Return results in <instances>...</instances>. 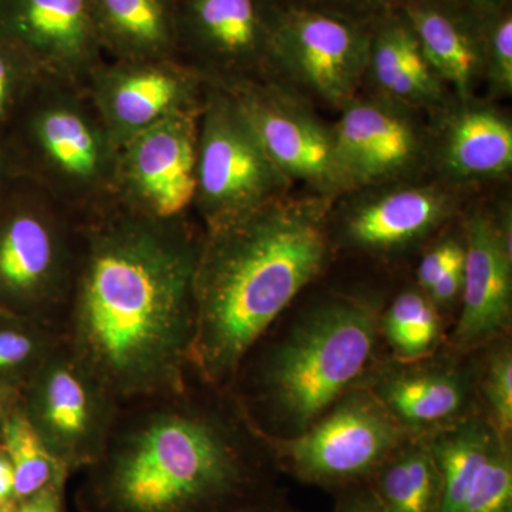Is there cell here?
Masks as SVG:
<instances>
[{
  "mask_svg": "<svg viewBox=\"0 0 512 512\" xmlns=\"http://www.w3.org/2000/svg\"><path fill=\"white\" fill-rule=\"evenodd\" d=\"M202 228L114 202L82 220L62 338L121 404L190 382Z\"/></svg>",
  "mask_w": 512,
  "mask_h": 512,
  "instance_id": "6da1fadb",
  "label": "cell"
},
{
  "mask_svg": "<svg viewBox=\"0 0 512 512\" xmlns=\"http://www.w3.org/2000/svg\"><path fill=\"white\" fill-rule=\"evenodd\" d=\"M276 471L231 393L188 382L121 404L76 504L80 512H237L274 490Z\"/></svg>",
  "mask_w": 512,
  "mask_h": 512,
  "instance_id": "7a4b0ae2",
  "label": "cell"
},
{
  "mask_svg": "<svg viewBox=\"0 0 512 512\" xmlns=\"http://www.w3.org/2000/svg\"><path fill=\"white\" fill-rule=\"evenodd\" d=\"M332 202L286 194L202 231L190 356L197 382L228 390L276 319L323 274L333 251Z\"/></svg>",
  "mask_w": 512,
  "mask_h": 512,
  "instance_id": "3957f363",
  "label": "cell"
},
{
  "mask_svg": "<svg viewBox=\"0 0 512 512\" xmlns=\"http://www.w3.org/2000/svg\"><path fill=\"white\" fill-rule=\"evenodd\" d=\"M379 303L333 295L299 316L281 339L245 359L229 387L252 429L302 433L369 375L380 338Z\"/></svg>",
  "mask_w": 512,
  "mask_h": 512,
  "instance_id": "277c9868",
  "label": "cell"
},
{
  "mask_svg": "<svg viewBox=\"0 0 512 512\" xmlns=\"http://www.w3.org/2000/svg\"><path fill=\"white\" fill-rule=\"evenodd\" d=\"M6 136L19 175L80 220L116 202L119 147L83 83L43 76Z\"/></svg>",
  "mask_w": 512,
  "mask_h": 512,
  "instance_id": "5b68a950",
  "label": "cell"
},
{
  "mask_svg": "<svg viewBox=\"0 0 512 512\" xmlns=\"http://www.w3.org/2000/svg\"><path fill=\"white\" fill-rule=\"evenodd\" d=\"M82 251V220L19 175L0 200V311L62 335Z\"/></svg>",
  "mask_w": 512,
  "mask_h": 512,
  "instance_id": "8992f818",
  "label": "cell"
},
{
  "mask_svg": "<svg viewBox=\"0 0 512 512\" xmlns=\"http://www.w3.org/2000/svg\"><path fill=\"white\" fill-rule=\"evenodd\" d=\"M256 434L278 471L301 483L338 491L367 483L383 461L412 437L365 386L340 397L302 433Z\"/></svg>",
  "mask_w": 512,
  "mask_h": 512,
  "instance_id": "52a82bcc",
  "label": "cell"
},
{
  "mask_svg": "<svg viewBox=\"0 0 512 512\" xmlns=\"http://www.w3.org/2000/svg\"><path fill=\"white\" fill-rule=\"evenodd\" d=\"M291 184L231 93L208 83L198 124L194 201L202 231L224 227L284 197Z\"/></svg>",
  "mask_w": 512,
  "mask_h": 512,
  "instance_id": "ba28073f",
  "label": "cell"
},
{
  "mask_svg": "<svg viewBox=\"0 0 512 512\" xmlns=\"http://www.w3.org/2000/svg\"><path fill=\"white\" fill-rule=\"evenodd\" d=\"M20 394L23 413L70 476L96 463L121 403L63 339Z\"/></svg>",
  "mask_w": 512,
  "mask_h": 512,
  "instance_id": "9c48e42d",
  "label": "cell"
},
{
  "mask_svg": "<svg viewBox=\"0 0 512 512\" xmlns=\"http://www.w3.org/2000/svg\"><path fill=\"white\" fill-rule=\"evenodd\" d=\"M282 0H177L178 60L215 86L271 80Z\"/></svg>",
  "mask_w": 512,
  "mask_h": 512,
  "instance_id": "30bf717a",
  "label": "cell"
},
{
  "mask_svg": "<svg viewBox=\"0 0 512 512\" xmlns=\"http://www.w3.org/2000/svg\"><path fill=\"white\" fill-rule=\"evenodd\" d=\"M370 22L284 3L272 42V76H289L320 100L343 109L356 99L367 76Z\"/></svg>",
  "mask_w": 512,
  "mask_h": 512,
  "instance_id": "8fae6325",
  "label": "cell"
},
{
  "mask_svg": "<svg viewBox=\"0 0 512 512\" xmlns=\"http://www.w3.org/2000/svg\"><path fill=\"white\" fill-rule=\"evenodd\" d=\"M200 113L170 117L119 148L117 204L153 220L190 218L197 190Z\"/></svg>",
  "mask_w": 512,
  "mask_h": 512,
  "instance_id": "7c38bea8",
  "label": "cell"
},
{
  "mask_svg": "<svg viewBox=\"0 0 512 512\" xmlns=\"http://www.w3.org/2000/svg\"><path fill=\"white\" fill-rule=\"evenodd\" d=\"M84 87L120 148L170 117L201 110L208 83L178 59H104Z\"/></svg>",
  "mask_w": 512,
  "mask_h": 512,
  "instance_id": "4fadbf2b",
  "label": "cell"
},
{
  "mask_svg": "<svg viewBox=\"0 0 512 512\" xmlns=\"http://www.w3.org/2000/svg\"><path fill=\"white\" fill-rule=\"evenodd\" d=\"M222 87V86H220ZM254 128L269 158L291 183L303 181L316 195L345 194L332 127L275 80L225 86Z\"/></svg>",
  "mask_w": 512,
  "mask_h": 512,
  "instance_id": "5bb4252c",
  "label": "cell"
},
{
  "mask_svg": "<svg viewBox=\"0 0 512 512\" xmlns=\"http://www.w3.org/2000/svg\"><path fill=\"white\" fill-rule=\"evenodd\" d=\"M342 110L332 130L346 192L396 183L429 157V136L410 107L380 94L356 97Z\"/></svg>",
  "mask_w": 512,
  "mask_h": 512,
  "instance_id": "9a60e30c",
  "label": "cell"
},
{
  "mask_svg": "<svg viewBox=\"0 0 512 512\" xmlns=\"http://www.w3.org/2000/svg\"><path fill=\"white\" fill-rule=\"evenodd\" d=\"M441 476L440 512H504L512 508L510 440L473 413L424 436Z\"/></svg>",
  "mask_w": 512,
  "mask_h": 512,
  "instance_id": "2e32d148",
  "label": "cell"
},
{
  "mask_svg": "<svg viewBox=\"0 0 512 512\" xmlns=\"http://www.w3.org/2000/svg\"><path fill=\"white\" fill-rule=\"evenodd\" d=\"M340 212L339 241L372 256L403 254L429 238L457 210V195L437 184L369 188Z\"/></svg>",
  "mask_w": 512,
  "mask_h": 512,
  "instance_id": "e0dca14e",
  "label": "cell"
},
{
  "mask_svg": "<svg viewBox=\"0 0 512 512\" xmlns=\"http://www.w3.org/2000/svg\"><path fill=\"white\" fill-rule=\"evenodd\" d=\"M0 40L46 77L86 82L106 57L94 32L90 0H0Z\"/></svg>",
  "mask_w": 512,
  "mask_h": 512,
  "instance_id": "ac0fdd59",
  "label": "cell"
},
{
  "mask_svg": "<svg viewBox=\"0 0 512 512\" xmlns=\"http://www.w3.org/2000/svg\"><path fill=\"white\" fill-rule=\"evenodd\" d=\"M360 386L370 390L410 436H429L473 414L477 377L453 359L393 360Z\"/></svg>",
  "mask_w": 512,
  "mask_h": 512,
  "instance_id": "d6986e66",
  "label": "cell"
},
{
  "mask_svg": "<svg viewBox=\"0 0 512 512\" xmlns=\"http://www.w3.org/2000/svg\"><path fill=\"white\" fill-rule=\"evenodd\" d=\"M461 313L450 342L458 353L503 338L512 319V248L491 215L474 212L464 225Z\"/></svg>",
  "mask_w": 512,
  "mask_h": 512,
  "instance_id": "ffe728a7",
  "label": "cell"
},
{
  "mask_svg": "<svg viewBox=\"0 0 512 512\" xmlns=\"http://www.w3.org/2000/svg\"><path fill=\"white\" fill-rule=\"evenodd\" d=\"M416 36L431 69L470 101L484 76V19L454 0H393Z\"/></svg>",
  "mask_w": 512,
  "mask_h": 512,
  "instance_id": "44dd1931",
  "label": "cell"
},
{
  "mask_svg": "<svg viewBox=\"0 0 512 512\" xmlns=\"http://www.w3.org/2000/svg\"><path fill=\"white\" fill-rule=\"evenodd\" d=\"M444 120L436 146L440 173L450 183L503 177L512 168L511 121L493 107L461 101Z\"/></svg>",
  "mask_w": 512,
  "mask_h": 512,
  "instance_id": "7402d4cb",
  "label": "cell"
},
{
  "mask_svg": "<svg viewBox=\"0 0 512 512\" xmlns=\"http://www.w3.org/2000/svg\"><path fill=\"white\" fill-rule=\"evenodd\" d=\"M367 76H373L382 96L412 109L437 106L444 99V83L394 6L370 22Z\"/></svg>",
  "mask_w": 512,
  "mask_h": 512,
  "instance_id": "603a6c76",
  "label": "cell"
},
{
  "mask_svg": "<svg viewBox=\"0 0 512 512\" xmlns=\"http://www.w3.org/2000/svg\"><path fill=\"white\" fill-rule=\"evenodd\" d=\"M107 60L178 59L177 0H90Z\"/></svg>",
  "mask_w": 512,
  "mask_h": 512,
  "instance_id": "cb8c5ba5",
  "label": "cell"
},
{
  "mask_svg": "<svg viewBox=\"0 0 512 512\" xmlns=\"http://www.w3.org/2000/svg\"><path fill=\"white\" fill-rule=\"evenodd\" d=\"M367 484L389 512H440V471L424 436L404 441Z\"/></svg>",
  "mask_w": 512,
  "mask_h": 512,
  "instance_id": "d4e9b609",
  "label": "cell"
},
{
  "mask_svg": "<svg viewBox=\"0 0 512 512\" xmlns=\"http://www.w3.org/2000/svg\"><path fill=\"white\" fill-rule=\"evenodd\" d=\"M380 336L397 362H417L436 352L443 336V320L429 296L406 289L380 315Z\"/></svg>",
  "mask_w": 512,
  "mask_h": 512,
  "instance_id": "484cf974",
  "label": "cell"
},
{
  "mask_svg": "<svg viewBox=\"0 0 512 512\" xmlns=\"http://www.w3.org/2000/svg\"><path fill=\"white\" fill-rule=\"evenodd\" d=\"M62 339L45 323L0 311V384L22 390Z\"/></svg>",
  "mask_w": 512,
  "mask_h": 512,
  "instance_id": "4316f807",
  "label": "cell"
},
{
  "mask_svg": "<svg viewBox=\"0 0 512 512\" xmlns=\"http://www.w3.org/2000/svg\"><path fill=\"white\" fill-rule=\"evenodd\" d=\"M2 444L15 468L16 500L30 497L53 485L66 484L70 473L53 456L33 429L22 407L6 421Z\"/></svg>",
  "mask_w": 512,
  "mask_h": 512,
  "instance_id": "83f0119b",
  "label": "cell"
},
{
  "mask_svg": "<svg viewBox=\"0 0 512 512\" xmlns=\"http://www.w3.org/2000/svg\"><path fill=\"white\" fill-rule=\"evenodd\" d=\"M477 389L483 397L487 420L504 439L512 430V352L510 343L495 348L485 360Z\"/></svg>",
  "mask_w": 512,
  "mask_h": 512,
  "instance_id": "f1b7e54d",
  "label": "cell"
},
{
  "mask_svg": "<svg viewBox=\"0 0 512 512\" xmlns=\"http://www.w3.org/2000/svg\"><path fill=\"white\" fill-rule=\"evenodd\" d=\"M43 74L28 57L0 40V131L6 133L29 97L39 86Z\"/></svg>",
  "mask_w": 512,
  "mask_h": 512,
  "instance_id": "f546056e",
  "label": "cell"
},
{
  "mask_svg": "<svg viewBox=\"0 0 512 512\" xmlns=\"http://www.w3.org/2000/svg\"><path fill=\"white\" fill-rule=\"evenodd\" d=\"M484 76L497 96L512 92L511 5L484 19Z\"/></svg>",
  "mask_w": 512,
  "mask_h": 512,
  "instance_id": "4dcf8cb0",
  "label": "cell"
},
{
  "mask_svg": "<svg viewBox=\"0 0 512 512\" xmlns=\"http://www.w3.org/2000/svg\"><path fill=\"white\" fill-rule=\"evenodd\" d=\"M464 242L454 238H446L427 249L421 256L419 268H417V284L420 291L426 293L441 275L448 269L463 264Z\"/></svg>",
  "mask_w": 512,
  "mask_h": 512,
  "instance_id": "1f68e13d",
  "label": "cell"
},
{
  "mask_svg": "<svg viewBox=\"0 0 512 512\" xmlns=\"http://www.w3.org/2000/svg\"><path fill=\"white\" fill-rule=\"evenodd\" d=\"M282 2L288 5L332 10L356 19L372 20L384 10L389 9L393 0H282Z\"/></svg>",
  "mask_w": 512,
  "mask_h": 512,
  "instance_id": "d6a6232c",
  "label": "cell"
},
{
  "mask_svg": "<svg viewBox=\"0 0 512 512\" xmlns=\"http://www.w3.org/2000/svg\"><path fill=\"white\" fill-rule=\"evenodd\" d=\"M3 512H66V484L15 500Z\"/></svg>",
  "mask_w": 512,
  "mask_h": 512,
  "instance_id": "836d02e7",
  "label": "cell"
},
{
  "mask_svg": "<svg viewBox=\"0 0 512 512\" xmlns=\"http://www.w3.org/2000/svg\"><path fill=\"white\" fill-rule=\"evenodd\" d=\"M335 512H389L370 485L359 484L339 491Z\"/></svg>",
  "mask_w": 512,
  "mask_h": 512,
  "instance_id": "e575fe53",
  "label": "cell"
},
{
  "mask_svg": "<svg viewBox=\"0 0 512 512\" xmlns=\"http://www.w3.org/2000/svg\"><path fill=\"white\" fill-rule=\"evenodd\" d=\"M18 177V167H16L15 156L10 148L8 136L0 131V200Z\"/></svg>",
  "mask_w": 512,
  "mask_h": 512,
  "instance_id": "d590c367",
  "label": "cell"
},
{
  "mask_svg": "<svg viewBox=\"0 0 512 512\" xmlns=\"http://www.w3.org/2000/svg\"><path fill=\"white\" fill-rule=\"evenodd\" d=\"M15 500V468L8 450L0 443V505L6 508Z\"/></svg>",
  "mask_w": 512,
  "mask_h": 512,
  "instance_id": "8d00e7d4",
  "label": "cell"
},
{
  "mask_svg": "<svg viewBox=\"0 0 512 512\" xmlns=\"http://www.w3.org/2000/svg\"><path fill=\"white\" fill-rule=\"evenodd\" d=\"M237 512H296L292 505L279 494V491L272 490L254 503L245 505Z\"/></svg>",
  "mask_w": 512,
  "mask_h": 512,
  "instance_id": "74e56055",
  "label": "cell"
},
{
  "mask_svg": "<svg viewBox=\"0 0 512 512\" xmlns=\"http://www.w3.org/2000/svg\"><path fill=\"white\" fill-rule=\"evenodd\" d=\"M20 400H22V394L19 389L0 384V443H2L6 421L16 409H19Z\"/></svg>",
  "mask_w": 512,
  "mask_h": 512,
  "instance_id": "f35d334b",
  "label": "cell"
},
{
  "mask_svg": "<svg viewBox=\"0 0 512 512\" xmlns=\"http://www.w3.org/2000/svg\"><path fill=\"white\" fill-rule=\"evenodd\" d=\"M454 2L470 10L481 19L511 5V0H454Z\"/></svg>",
  "mask_w": 512,
  "mask_h": 512,
  "instance_id": "ab89813d",
  "label": "cell"
},
{
  "mask_svg": "<svg viewBox=\"0 0 512 512\" xmlns=\"http://www.w3.org/2000/svg\"><path fill=\"white\" fill-rule=\"evenodd\" d=\"M5 511V508L2 507V505H0V512H3Z\"/></svg>",
  "mask_w": 512,
  "mask_h": 512,
  "instance_id": "60d3db41",
  "label": "cell"
},
{
  "mask_svg": "<svg viewBox=\"0 0 512 512\" xmlns=\"http://www.w3.org/2000/svg\"><path fill=\"white\" fill-rule=\"evenodd\" d=\"M504 512H512V508H510V510H505Z\"/></svg>",
  "mask_w": 512,
  "mask_h": 512,
  "instance_id": "b9f144b4",
  "label": "cell"
}]
</instances>
